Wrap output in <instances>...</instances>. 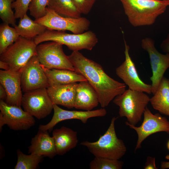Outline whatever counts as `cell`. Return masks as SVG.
Returning a JSON list of instances; mask_svg holds the SVG:
<instances>
[{"label": "cell", "instance_id": "6da1fadb", "mask_svg": "<svg viewBox=\"0 0 169 169\" xmlns=\"http://www.w3.org/2000/svg\"><path fill=\"white\" fill-rule=\"evenodd\" d=\"M68 56L75 71L83 75L95 89L102 108L107 106L115 97L126 90L124 83L110 77L100 64L86 57L79 51H73Z\"/></svg>", "mask_w": 169, "mask_h": 169}, {"label": "cell", "instance_id": "7a4b0ae2", "mask_svg": "<svg viewBox=\"0 0 169 169\" xmlns=\"http://www.w3.org/2000/svg\"><path fill=\"white\" fill-rule=\"evenodd\" d=\"M120 0L129 23L134 27L153 24L169 6L164 0Z\"/></svg>", "mask_w": 169, "mask_h": 169}, {"label": "cell", "instance_id": "3957f363", "mask_svg": "<svg viewBox=\"0 0 169 169\" xmlns=\"http://www.w3.org/2000/svg\"><path fill=\"white\" fill-rule=\"evenodd\" d=\"M117 118H112L107 130L97 141H84L80 144L86 147L95 157L119 160L125 154L126 148L123 141L118 138L116 134L115 122Z\"/></svg>", "mask_w": 169, "mask_h": 169}, {"label": "cell", "instance_id": "277c9868", "mask_svg": "<svg viewBox=\"0 0 169 169\" xmlns=\"http://www.w3.org/2000/svg\"><path fill=\"white\" fill-rule=\"evenodd\" d=\"M33 39L37 45L44 42L53 41L66 45L73 51L83 49L91 50L98 42L96 35L91 31L80 34H70L47 28Z\"/></svg>", "mask_w": 169, "mask_h": 169}, {"label": "cell", "instance_id": "5b68a950", "mask_svg": "<svg viewBox=\"0 0 169 169\" xmlns=\"http://www.w3.org/2000/svg\"><path fill=\"white\" fill-rule=\"evenodd\" d=\"M150 98L145 92L129 89L115 97L113 102L119 107L120 116L125 117L129 124L135 125L141 120Z\"/></svg>", "mask_w": 169, "mask_h": 169}, {"label": "cell", "instance_id": "8992f818", "mask_svg": "<svg viewBox=\"0 0 169 169\" xmlns=\"http://www.w3.org/2000/svg\"><path fill=\"white\" fill-rule=\"evenodd\" d=\"M37 46L33 39L20 36L0 54V60L7 64L8 70L22 71L30 59L37 55Z\"/></svg>", "mask_w": 169, "mask_h": 169}, {"label": "cell", "instance_id": "52a82bcc", "mask_svg": "<svg viewBox=\"0 0 169 169\" xmlns=\"http://www.w3.org/2000/svg\"><path fill=\"white\" fill-rule=\"evenodd\" d=\"M34 21L49 29L69 31L74 34H80L86 31L90 23L85 18H74L63 16L48 7L45 15Z\"/></svg>", "mask_w": 169, "mask_h": 169}, {"label": "cell", "instance_id": "ba28073f", "mask_svg": "<svg viewBox=\"0 0 169 169\" xmlns=\"http://www.w3.org/2000/svg\"><path fill=\"white\" fill-rule=\"evenodd\" d=\"M63 45L53 41L37 46V56L40 64L48 69H64L75 71L68 56L63 51Z\"/></svg>", "mask_w": 169, "mask_h": 169}, {"label": "cell", "instance_id": "9c48e42d", "mask_svg": "<svg viewBox=\"0 0 169 169\" xmlns=\"http://www.w3.org/2000/svg\"><path fill=\"white\" fill-rule=\"evenodd\" d=\"M53 105L46 88L29 91L23 95L21 105L24 110L39 120L50 114Z\"/></svg>", "mask_w": 169, "mask_h": 169}, {"label": "cell", "instance_id": "30bf717a", "mask_svg": "<svg viewBox=\"0 0 169 169\" xmlns=\"http://www.w3.org/2000/svg\"><path fill=\"white\" fill-rule=\"evenodd\" d=\"M0 131L5 125L14 131L27 130L35 125L33 116L20 106L10 105L0 100Z\"/></svg>", "mask_w": 169, "mask_h": 169}, {"label": "cell", "instance_id": "8fae6325", "mask_svg": "<svg viewBox=\"0 0 169 169\" xmlns=\"http://www.w3.org/2000/svg\"><path fill=\"white\" fill-rule=\"evenodd\" d=\"M142 48L148 53L152 72L150 79L151 81V93L154 94L157 90L166 70L169 68V54L159 52L155 46V42L146 37L141 41Z\"/></svg>", "mask_w": 169, "mask_h": 169}, {"label": "cell", "instance_id": "7c38bea8", "mask_svg": "<svg viewBox=\"0 0 169 169\" xmlns=\"http://www.w3.org/2000/svg\"><path fill=\"white\" fill-rule=\"evenodd\" d=\"M143 115V120L140 126L137 127L125 122L126 125L135 130L137 134L135 151L141 148L142 142L151 134L160 132L169 134V121L165 117L158 113L153 114L147 107Z\"/></svg>", "mask_w": 169, "mask_h": 169}, {"label": "cell", "instance_id": "4fadbf2b", "mask_svg": "<svg viewBox=\"0 0 169 169\" xmlns=\"http://www.w3.org/2000/svg\"><path fill=\"white\" fill-rule=\"evenodd\" d=\"M125 60L115 70L116 75L131 90L141 91L146 94L151 93V84L144 83L140 78L135 64L129 54L130 47L124 40Z\"/></svg>", "mask_w": 169, "mask_h": 169}, {"label": "cell", "instance_id": "5bb4252c", "mask_svg": "<svg viewBox=\"0 0 169 169\" xmlns=\"http://www.w3.org/2000/svg\"><path fill=\"white\" fill-rule=\"evenodd\" d=\"M22 90L24 93L49 86L46 74L37 55L33 56L24 66L21 75Z\"/></svg>", "mask_w": 169, "mask_h": 169}, {"label": "cell", "instance_id": "9a60e30c", "mask_svg": "<svg viewBox=\"0 0 169 169\" xmlns=\"http://www.w3.org/2000/svg\"><path fill=\"white\" fill-rule=\"evenodd\" d=\"M54 115L51 120L47 124L40 125L38 130L51 131L54 127L60 122L68 120L77 119L85 124L91 118L105 116L107 111L104 108L90 111H70L64 110L57 105L54 104Z\"/></svg>", "mask_w": 169, "mask_h": 169}, {"label": "cell", "instance_id": "2e32d148", "mask_svg": "<svg viewBox=\"0 0 169 169\" xmlns=\"http://www.w3.org/2000/svg\"><path fill=\"white\" fill-rule=\"evenodd\" d=\"M21 72L0 70V84L7 94L5 102L9 105L21 106L23 97L21 84Z\"/></svg>", "mask_w": 169, "mask_h": 169}, {"label": "cell", "instance_id": "e0dca14e", "mask_svg": "<svg viewBox=\"0 0 169 169\" xmlns=\"http://www.w3.org/2000/svg\"><path fill=\"white\" fill-rule=\"evenodd\" d=\"M77 84L75 82L49 86L47 91L53 104L69 109L74 108Z\"/></svg>", "mask_w": 169, "mask_h": 169}, {"label": "cell", "instance_id": "ac0fdd59", "mask_svg": "<svg viewBox=\"0 0 169 169\" xmlns=\"http://www.w3.org/2000/svg\"><path fill=\"white\" fill-rule=\"evenodd\" d=\"M99 103L98 94L87 80L79 82L76 89L74 108L91 110Z\"/></svg>", "mask_w": 169, "mask_h": 169}, {"label": "cell", "instance_id": "d6986e66", "mask_svg": "<svg viewBox=\"0 0 169 169\" xmlns=\"http://www.w3.org/2000/svg\"><path fill=\"white\" fill-rule=\"evenodd\" d=\"M28 148L29 154L34 153L50 158H54L57 153L54 141L48 131L38 130L37 133L31 140Z\"/></svg>", "mask_w": 169, "mask_h": 169}, {"label": "cell", "instance_id": "ffe728a7", "mask_svg": "<svg viewBox=\"0 0 169 169\" xmlns=\"http://www.w3.org/2000/svg\"><path fill=\"white\" fill-rule=\"evenodd\" d=\"M77 133L70 128L62 126L53 131L57 155H63L74 148L78 142Z\"/></svg>", "mask_w": 169, "mask_h": 169}, {"label": "cell", "instance_id": "44dd1931", "mask_svg": "<svg viewBox=\"0 0 169 169\" xmlns=\"http://www.w3.org/2000/svg\"><path fill=\"white\" fill-rule=\"evenodd\" d=\"M41 66L47 76L49 86L87 80L83 75L75 71L64 69H48Z\"/></svg>", "mask_w": 169, "mask_h": 169}, {"label": "cell", "instance_id": "7402d4cb", "mask_svg": "<svg viewBox=\"0 0 169 169\" xmlns=\"http://www.w3.org/2000/svg\"><path fill=\"white\" fill-rule=\"evenodd\" d=\"M150 98L154 109L169 116V79L163 77L157 90Z\"/></svg>", "mask_w": 169, "mask_h": 169}, {"label": "cell", "instance_id": "603a6c76", "mask_svg": "<svg viewBox=\"0 0 169 169\" xmlns=\"http://www.w3.org/2000/svg\"><path fill=\"white\" fill-rule=\"evenodd\" d=\"M14 28L20 36L30 39L42 34L47 28L33 20L27 14L20 18L18 25Z\"/></svg>", "mask_w": 169, "mask_h": 169}, {"label": "cell", "instance_id": "cb8c5ba5", "mask_svg": "<svg viewBox=\"0 0 169 169\" xmlns=\"http://www.w3.org/2000/svg\"><path fill=\"white\" fill-rule=\"evenodd\" d=\"M47 7L63 16L74 18L81 17L72 0H49Z\"/></svg>", "mask_w": 169, "mask_h": 169}, {"label": "cell", "instance_id": "d4e9b609", "mask_svg": "<svg viewBox=\"0 0 169 169\" xmlns=\"http://www.w3.org/2000/svg\"><path fill=\"white\" fill-rule=\"evenodd\" d=\"M20 36L14 27H10L9 24L5 23L1 24L0 26V54L14 43Z\"/></svg>", "mask_w": 169, "mask_h": 169}, {"label": "cell", "instance_id": "484cf974", "mask_svg": "<svg viewBox=\"0 0 169 169\" xmlns=\"http://www.w3.org/2000/svg\"><path fill=\"white\" fill-rule=\"evenodd\" d=\"M17 155L18 160L15 169H36L44 157L34 153L26 155L19 149L17 151Z\"/></svg>", "mask_w": 169, "mask_h": 169}, {"label": "cell", "instance_id": "4316f807", "mask_svg": "<svg viewBox=\"0 0 169 169\" xmlns=\"http://www.w3.org/2000/svg\"><path fill=\"white\" fill-rule=\"evenodd\" d=\"M123 163L119 160L95 157L90 162L89 166L90 169H121Z\"/></svg>", "mask_w": 169, "mask_h": 169}, {"label": "cell", "instance_id": "83f0119b", "mask_svg": "<svg viewBox=\"0 0 169 169\" xmlns=\"http://www.w3.org/2000/svg\"><path fill=\"white\" fill-rule=\"evenodd\" d=\"M14 0H0V17L4 23L10 24L14 27L17 25L12 4Z\"/></svg>", "mask_w": 169, "mask_h": 169}, {"label": "cell", "instance_id": "f1b7e54d", "mask_svg": "<svg viewBox=\"0 0 169 169\" xmlns=\"http://www.w3.org/2000/svg\"><path fill=\"white\" fill-rule=\"evenodd\" d=\"M49 1V0H32L29 7L30 15L35 19L44 16Z\"/></svg>", "mask_w": 169, "mask_h": 169}, {"label": "cell", "instance_id": "f546056e", "mask_svg": "<svg viewBox=\"0 0 169 169\" xmlns=\"http://www.w3.org/2000/svg\"><path fill=\"white\" fill-rule=\"evenodd\" d=\"M32 0H16L13 2L12 6L14 9V15L16 19H20L27 14Z\"/></svg>", "mask_w": 169, "mask_h": 169}, {"label": "cell", "instance_id": "4dcf8cb0", "mask_svg": "<svg viewBox=\"0 0 169 169\" xmlns=\"http://www.w3.org/2000/svg\"><path fill=\"white\" fill-rule=\"evenodd\" d=\"M81 14H87L91 11L96 0H72Z\"/></svg>", "mask_w": 169, "mask_h": 169}, {"label": "cell", "instance_id": "1f68e13d", "mask_svg": "<svg viewBox=\"0 0 169 169\" xmlns=\"http://www.w3.org/2000/svg\"><path fill=\"white\" fill-rule=\"evenodd\" d=\"M145 169H157L155 162V158L148 156L144 167Z\"/></svg>", "mask_w": 169, "mask_h": 169}, {"label": "cell", "instance_id": "d6a6232c", "mask_svg": "<svg viewBox=\"0 0 169 169\" xmlns=\"http://www.w3.org/2000/svg\"><path fill=\"white\" fill-rule=\"evenodd\" d=\"M162 50L165 53L169 54V33L161 44Z\"/></svg>", "mask_w": 169, "mask_h": 169}, {"label": "cell", "instance_id": "836d02e7", "mask_svg": "<svg viewBox=\"0 0 169 169\" xmlns=\"http://www.w3.org/2000/svg\"><path fill=\"white\" fill-rule=\"evenodd\" d=\"M7 96V92L4 87L0 84V99L4 100H5Z\"/></svg>", "mask_w": 169, "mask_h": 169}, {"label": "cell", "instance_id": "e575fe53", "mask_svg": "<svg viewBox=\"0 0 169 169\" xmlns=\"http://www.w3.org/2000/svg\"><path fill=\"white\" fill-rule=\"evenodd\" d=\"M0 68L4 70H8V67L7 64L4 62L0 60Z\"/></svg>", "mask_w": 169, "mask_h": 169}, {"label": "cell", "instance_id": "d590c367", "mask_svg": "<svg viewBox=\"0 0 169 169\" xmlns=\"http://www.w3.org/2000/svg\"><path fill=\"white\" fill-rule=\"evenodd\" d=\"M169 168V161H162L161 164V169Z\"/></svg>", "mask_w": 169, "mask_h": 169}, {"label": "cell", "instance_id": "8d00e7d4", "mask_svg": "<svg viewBox=\"0 0 169 169\" xmlns=\"http://www.w3.org/2000/svg\"><path fill=\"white\" fill-rule=\"evenodd\" d=\"M167 147L168 150H169V140L168 141L167 143Z\"/></svg>", "mask_w": 169, "mask_h": 169}, {"label": "cell", "instance_id": "74e56055", "mask_svg": "<svg viewBox=\"0 0 169 169\" xmlns=\"http://www.w3.org/2000/svg\"><path fill=\"white\" fill-rule=\"evenodd\" d=\"M164 0L167 2L168 3V6H169V0Z\"/></svg>", "mask_w": 169, "mask_h": 169}]
</instances>
